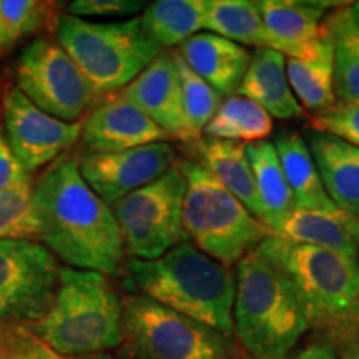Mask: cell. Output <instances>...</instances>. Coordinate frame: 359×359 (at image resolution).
I'll return each mask as SVG.
<instances>
[{
    "label": "cell",
    "instance_id": "cell-36",
    "mask_svg": "<svg viewBox=\"0 0 359 359\" xmlns=\"http://www.w3.org/2000/svg\"><path fill=\"white\" fill-rule=\"evenodd\" d=\"M243 359H253L245 356ZM286 359H338V353L334 351L333 344L330 343H311L306 348L299 349L298 353L290 354Z\"/></svg>",
    "mask_w": 359,
    "mask_h": 359
},
{
    "label": "cell",
    "instance_id": "cell-29",
    "mask_svg": "<svg viewBox=\"0 0 359 359\" xmlns=\"http://www.w3.org/2000/svg\"><path fill=\"white\" fill-rule=\"evenodd\" d=\"M57 2L42 0H0V57L17 47L30 35L55 27L58 20Z\"/></svg>",
    "mask_w": 359,
    "mask_h": 359
},
{
    "label": "cell",
    "instance_id": "cell-11",
    "mask_svg": "<svg viewBox=\"0 0 359 359\" xmlns=\"http://www.w3.org/2000/svg\"><path fill=\"white\" fill-rule=\"evenodd\" d=\"M58 259L35 240H0V321L32 325L43 318L60 280Z\"/></svg>",
    "mask_w": 359,
    "mask_h": 359
},
{
    "label": "cell",
    "instance_id": "cell-39",
    "mask_svg": "<svg viewBox=\"0 0 359 359\" xmlns=\"http://www.w3.org/2000/svg\"><path fill=\"white\" fill-rule=\"evenodd\" d=\"M351 8H353L354 17H356V20L359 22V2H354V4H351Z\"/></svg>",
    "mask_w": 359,
    "mask_h": 359
},
{
    "label": "cell",
    "instance_id": "cell-5",
    "mask_svg": "<svg viewBox=\"0 0 359 359\" xmlns=\"http://www.w3.org/2000/svg\"><path fill=\"white\" fill-rule=\"evenodd\" d=\"M123 303L105 275L62 268L50 309L27 325L45 344L74 359L122 344Z\"/></svg>",
    "mask_w": 359,
    "mask_h": 359
},
{
    "label": "cell",
    "instance_id": "cell-1",
    "mask_svg": "<svg viewBox=\"0 0 359 359\" xmlns=\"http://www.w3.org/2000/svg\"><path fill=\"white\" fill-rule=\"evenodd\" d=\"M39 241L69 268L118 275L125 246L111 206L85 182L77 160L62 155L34 183Z\"/></svg>",
    "mask_w": 359,
    "mask_h": 359
},
{
    "label": "cell",
    "instance_id": "cell-19",
    "mask_svg": "<svg viewBox=\"0 0 359 359\" xmlns=\"http://www.w3.org/2000/svg\"><path fill=\"white\" fill-rule=\"evenodd\" d=\"M276 236L359 259V219L339 208H296Z\"/></svg>",
    "mask_w": 359,
    "mask_h": 359
},
{
    "label": "cell",
    "instance_id": "cell-34",
    "mask_svg": "<svg viewBox=\"0 0 359 359\" xmlns=\"http://www.w3.org/2000/svg\"><path fill=\"white\" fill-rule=\"evenodd\" d=\"M140 11H145V2L140 0H74L67 7V13L79 19H120Z\"/></svg>",
    "mask_w": 359,
    "mask_h": 359
},
{
    "label": "cell",
    "instance_id": "cell-27",
    "mask_svg": "<svg viewBox=\"0 0 359 359\" xmlns=\"http://www.w3.org/2000/svg\"><path fill=\"white\" fill-rule=\"evenodd\" d=\"M206 0H156L140 17L145 32L163 47H180L205 29Z\"/></svg>",
    "mask_w": 359,
    "mask_h": 359
},
{
    "label": "cell",
    "instance_id": "cell-17",
    "mask_svg": "<svg viewBox=\"0 0 359 359\" xmlns=\"http://www.w3.org/2000/svg\"><path fill=\"white\" fill-rule=\"evenodd\" d=\"M323 187L339 210L359 219V148L316 130L304 135Z\"/></svg>",
    "mask_w": 359,
    "mask_h": 359
},
{
    "label": "cell",
    "instance_id": "cell-28",
    "mask_svg": "<svg viewBox=\"0 0 359 359\" xmlns=\"http://www.w3.org/2000/svg\"><path fill=\"white\" fill-rule=\"evenodd\" d=\"M273 132V116L243 95L226 97L206 125L203 135L235 143L264 142Z\"/></svg>",
    "mask_w": 359,
    "mask_h": 359
},
{
    "label": "cell",
    "instance_id": "cell-32",
    "mask_svg": "<svg viewBox=\"0 0 359 359\" xmlns=\"http://www.w3.org/2000/svg\"><path fill=\"white\" fill-rule=\"evenodd\" d=\"M0 359H69L45 344L27 325H0Z\"/></svg>",
    "mask_w": 359,
    "mask_h": 359
},
{
    "label": "cell",
    "instance_id": "cell-37",
    "mask_svg": "<svg viewBox=\"0 0 359 359\" xmlns=\"http://www.w3.org/2000/svg\"><path fill=\"white\" fill-rule=\"evenodd\" d=\"M339 359H359V343L356 338L344 339L339 343Z\"/></svg>",
    "mask_w": 359,
    "mask_h": 359
},
{
    "label": "cell",
    "instance_id": "cell-25",
    "mask_svg": "<svg viewBox=\"0 0 359 359\" xmlns=\"http://www.w3.org/2000/svg\"><path fill=\"white\" fill-rule=\"evenodd\" d=\"M321 32L333 43L334 93L339 102H359V22L351 4L325 17Z\"/></svg>",
    "mask_w": 359,
    "mask_h": 359
},
{
    "label": "cell",
    "instance_id": "cell-3",
    "mask_svg": "<svg viewBox=\"0 0 359 359\" xmlns=\"http://www.w3.org/2000/svg\"><path fill=\"white\" fill-rule=\"evenodd\" d=\"M255 253L288 278L306 309L309 326L341 343L356 338L359 311V259L316 246L268 236Z\"/></svg>",
    "mask_w": 359,
    "mask_h": 359
},
{
    "label": "cell",
    "instance_id": "cell-7",
    "mask_svg": "<svg viewBox=\"0 0 359 359\" xmlns=\"http://www.w3.org/2000/svg\"><path fill=\"white\" fill-rule=\"evenodd\" d=\"M55 32L60 47L100 97L118 93L163 52L145 32L140 17L93 22L65 13L58 17Z\"/></svg>",
    "mask_w": 359,
    "mask_h": 359
},
{
    "label": "cell",
    "instance_id": "cell-33",
    "mask_svg": "<svg viewBox=\"0 0 359 359\" xmlns=\"http://www.w3.org/2000/svg\"><path fill=\"white\" fill-rule=\"evenodd\" d=\"M311 130L333 135L359 148V102H339L311 114Z\"/></svg>",
    "mask_w": 359,
    "mask_h": 359
},
{
    "label": "cell",
    "instance_id": "cell-20",
    "mask_svg": "<svg viewBox=\"0 0 359 359\" xmlns=\"http://www.w3.org/2000/svg\"><path fill=\"white\" fill-rule=\"evenodd\" d=\"M238 95L258 103L273 118H298L304 111L288 82L286 57L273 48H257L251 53Z\"/></svg>",
    "mask_w": 359,
    "mask_h": 359
},
{
    "label": "cell",
    "instance_id": "cell-13",
    "mask_svg": "<svg viewBox=\"0 0 359 359\" xmlns=\"http://www.w3.org/2000/svg\"><path fill=\"white\" fill-rule=\"evenodd\" d=\"M177 161V150L168 142H158L116 154H83L77 163L87 185L114 206L158 180Z\"/></svg>",
    "mask_w": 359,
    "mask_h": 359
},
{
    "label": "cell",
    "instance_id": "cell-21",
    "mask_svg": "<svg viewBox=\"0 0 359 359\" xmlns=\"http://www.w3.org/2000/svg\"><path fill=\"white\" fill-rule=\"evenodd\" d=\"M246 155L253 170L259 205V222L276 236L286 219L296 210L293 193L281 170L273 142L248 143Z\"/></svg>",
    "mask_w": 359,
    "mask_h": 359
},
{
    "label": "cell",
    "instance_id": "cell-9",
    "mask_svg": "<svg viewBox=\"0 0 359 359\" xmlns=\"http://www.w3.org/2000/svg\"><path fill=\"white\" fill-rule=\"evenodd\" d=\"M187 180L178 161L158 180L111 206L125 251L135 259H156L187 240L182 223Z\"/></svg>",
    "mask_w": 359,
    "mask_h": 359
},
{
    "label": "cell",
    "instance_id": "cell-12",
    "mask_svg": "<svg viewBox=\"0 0 359 359\" xmlns=\"http://www.w3.org/2000/svg\"><path fill=\"white\" fill-rule=\"evenodd\" d=\"M2 118L8 147L29 175L60 158L82 133V122H62L45 114L17 87L4 93Z\"/></svg>",
    "mask_w": 359,
    "mask_h": 359
},
{
    "label": "cell",
    "instance_id": "cell-24",
    "mask_svg": "<svg viewBox=\"0 0 359 359\" xmlns=\"http://www.w3.org/2000/svg\"><path fill=\"white\" fill-rule=\"evenodd\" d=\"M280 158L281 170L293 193L294 205L299 210L338 208L323 187L320 172L303 135L288 132L278 135L273 142Z\"/></svg>",
    "mask_w": 359,
    "mask_h": 359
},
{
    "label": "cell",
    "instance_id": "cell-15",
    "mask_svg": "<svg viewBox=\"0 0 359 359\" xmlns=\"http://www.w3.org/2000/svg\"><path fill=\"white\" fill-rule=\"evenodd\" d=\"M120 95L138 107L168 135L180 142L195 143L198 138L188 125L183 110L182 85L173 52H161L145 70L128 83Z\"/></svg>",
    "mask_w": 359,
    "mask_h": 359
},
{
    "label": "cell",
    "instance_id": "cell-30",
    "mask_svg": "<svg viewBox=\"0 0 359 359\" xmlns=\"http://www.w3.org/2000/svg\"><path fill=\"white\" fill-rule=\"evenodd\" d=\"M172 52L178 69L180 85H182L183 110H185L191 132L200 140L206 125L210 123V120L213 118V115L217 114L219 105H222L223 97L188 67L178 50Z\"/></svg>",
    "mask_w": 359,
    "mask_h": 359
},
{
    "label": "cell",
    "instance_id": "cell-31",
    "mask_svg": "<svg viewBox=\"0 0 359 359\" xmlns=\"http://www.w3.org/2000/svg\"><path fill=\"white\" fill-rule=\"evenodd\" d=\"M32 193V180L0 191V240L39 241Z\"/></svg>",
    "mask_w": 359,
    "mask_h": 359
},
{
    "label": "cell",
    "instance_id": "cell-16",
    "mask_svg": "<svg viewBox=\"0 0 359 359\" xmlns=\"http://www.w3.org/2000/svg\"><path fill=\"white\" fill-rule=\"evenodd\" d=\"M178 53L222 97L238 93L251 62L248 48L212 32L193 35L180 45Z\"/></svg>",
    "mask_w": 359,
    "mask_h": 359
},
{
    "label": "cell",
    "instance_id": "cell-23",
    "mask_svg": "<svg viewBox=\"0 0 359 359\" xmlns=\"http://www.w3.org/2000/svg\"><path fill=\"white\" fill-rule=\"evenodd\" d=\"M198 155V163L208 170L231 195L243 203L259 219V205L255 177L245 143L201 137L191 143Z\"/></svg>",
    "mask_w": 359,
    "mask_h": 359
},
{
    "label": "cell",
    "instance_id": "cell-18",
    "mask_svg": "<svg viewBox=\"0 0 359 359\" xmlns=\"http://www.w3.org/2000/svg\"><path fill=\"white\" fill-rule=\"evenodd\" d=\"M263 24L271 37L273 48L285 57L302 58L321 37L326 12L336 4L259 0Z\"/></svg>",
    "mask_w": 359,
    "mask_h": 359
},
{
    "label": "cell",
    "instance_id": "cell-4",
    "mask_svg": "<svg viewBox=\"0 0 359 359\" xmlns=\"http://www.w3.org/2000/svg\"><path fill=\"white\" fill-rule=\"evenodd\" d=\"M309 327L288 278L257 253L236 264L233 333L253 359H286Z\"/></svg>",
    "mask_w": 359,
    "mask_h": 359
},
{
    "label": "cell",
    "instance_id": "cell-10",
    "mask_svg": "<svg viewBox=\"0 0 359 359\" xmlns=\"http://www.w3.org/2000/svg\"><path fill=\"white\" fill-rule=\"evenodd\" d=\"M17 88L45 114L62 122H82L100 95L60 43L35 39L15 64Z\"/></svg>",
    "mask_w": 359,
    "mask_h": 359
},
{
    "label": "cell",
    "instance_id": "cell-2",
    "mask_svg": "<svg viewBox=\"0 0 359 359\" xmlns=\"http://www.w3.org/2000/svg\"><path fill=\"white\" fill-rule=\"evenodd\" d=\"M123 286L224 336L233 334L236 273L185 240L156 259L123 263Z\"/></svg>",
    "mask_w": 359,
    "mask_h": 359
},
{
    "label": "cell",
    "instance_id": "cell-40",
    "mask_svg": "<svg viewBox=\"0 0 359 359\" xmlns=\"http://www.w3.org/2000/svg\"><path fill=\"white\" fill-rule=\"evenodd\" d=\"M358 330H359V311H358Z\"/></svg>",
    "mask_w": 359,
    "mask_h": 359
},
{
    "label": "cell",
    "instance_id": "cell-22",
    "mask_svg": "<svg viewBox=\"0 0 359 359\" xmlns=\"http://www.w3.org/2000/svg\"><path fill=\"white\" fill-rule=\"evenodd\" d=\"M286 75L303 110L318 114L336 103L334 50L323 32L306 55L286 57Z\"/></svg>",
    "mask_w": 359,
    "mask_h": 359
},
{
    "label": "cell",
    "instance_id": "cell-35",
    "mask_svg": "<svg viewBox=\"0 0 359 359\" xmlns=\"http://www.w3.org/2000/svg\"><path fill=\"white\" fill-rule=\"evenodd\" d=\"M27 180H30V175L22 168L19 160L12 154L4 130L0 128V191L19 187Z\"/></svg>",
    "mask_w": 359,
    "mask_h": 359
},
{
    "label": "cell",
    "instance_id": "cell-26",
    "mask_svg": "<svg viewBox=\"0 0 359 359\" xmlns=\"http://www.w3.org/2000/svg\"><path fill=\"white\" fill-rule=\"evenodd\" d=\"M205 30L243 47L273 48L258 4L251 0H206Z\"/></svg>",
    "mask_w": 359,
    "mask_h": 359
},
{
    "label": "cell",
    "instance_id": "cell-8",
    "mask_svg": "<svg viewBox=\"0 0 359 359\" xmlns=\"http://www.w3.org/2000/svg\"><path fill=\"white\" fill-rule=\"evenodd\" d=\"M122 344L127 359H233L230 336L142 294L122 298Z\"/></svg>",
    "mask_w": 359,
    "mask_h": 359
},
{
    "label": "cell",
    "instance_id": "cell-14",
    "mask_svg": "<svg viewBox=\"0 0 359 359\" xmlns=\"http://www.w3.org/2000/svg\"><path fill=\"white\" fill-rule=\"evenodd\" d=\"M167 140L168 135L138 107L111 93L85 116L79 142L85 154H116Z\"/></svg>",
    "mask_w": 359,
    "mask_h": 359
},
{
    "label": "cell",
    "instance_id": "cell-38",
    "mask_svg": "<svg viewBox=\"0 0 359 359\" xmlns=\"http://www.w3.org/2000/svg\"><path fill=\"white\" fill-rule=\"evenodd\" d=\"M74 359H116L115 356L107 353H98V354H90V356H82V358H74Z\"/></svg>",
    "mask_w": 359,
    "mask_h": 359
},
{
    "label": "cell",
    "instance_id": "cell-6",
    "mask_svg": "<svg viewBox=\"0 0 359 359\" xmlns=\"http://www.w3.org/2000/svg\"><path fill=\"white\" fill-rule=\"evenodd\" d=\"M187 180L182 223L187 240L224 266L253 253L273 233L196 160H178Z\"/></svg>",
    "mask_w": 359,
    "mask_h": 359
}]
</instances>
